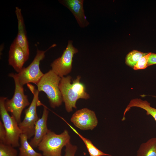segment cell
Segmentation results:
<instances>
[{
  "label": "cell",
  "instance_id": "6da1fadb",
  "mask_svg": "<svg viewBox=\"0 0 156 156\" xmlns=\"http://www.w3.org/2000/svg\"><path fill=\"white\" fill-rule=\"evenodd\" d=\"M81 78L80 76H77L72 82L70 76L61 78L59 88L66 109L68 112H72L73 108H77L76 103L79 99H87L90 98L85 85L80 81Z\"/></svg>",
  "mask_w": 156,
  "mask_h": 156
},
{
  "label": "cell",
  "instance_id": "7a4b0ae2",
  "mask_svg": "<svg viewBox=\"0 0 156 156\" xmlns=\"http://www.w3.org/2000/svg\"><path fill=\"white\" fill-rule=\"evenodd\" d=\"M61 78L50 70L44 74L36 85L39 92L46 94L50 106L53 108L60 106L63 102L59 87Z\"/></svg>",
  "mask_w": 156,
  "mask_h": 156
},
{
  "label": "cell",
  "instance_id": "3957f363",
  "mask_svg": "<svg viewBox=\"0 0 156 156\" xmlns=\"http://www.w3.org/2000/svg\"><path fill=\"white\" fill-rule=\"evenodd\" d=\"M70 139L66 129L60 134H57L49 129L37 148L42 152L43 156H62V149L70 142Z\"/></svg>",
  "mask_w": 156,
  "mask_h": 156
},
{
  "label": "cell",
  "instance_id": "277c9868",
  "mask_svg": "<svg viewBox=\"0 0 156 156\" xmlns=\"http://www.w3.org/2000/svg\"><path fill=\"white\" fill-rule=\"evenodd\" d=\"M8 76L12 78L15 83L14 95L11 99L7 98L4 103L7 111L10 112L18 124L21 122V116L24 109L30 104L27 96L24 93L23 86L20 83L16 73H11Z\"/></svg>",
  "mask_w": 156,
  "mask_h": 156
},
{
  "label": "cell",
  "instance_id": "5b68a950",
  "mask_svg": "<svg viewBox=\"0 0 156 156\" xmlns=\"http://www.w3.org/2000/svg\"><path fill=\"white\" fill-rule=\"evenodd\" d=\"M27 86L33 95V99L29 107L25 111L24 119L18 124L22 133L25 134L28 139L34 136L35 124L39 118L37 112V107L40 103L38 95L39 92L35 87L30 83Z\"/></svg>",
  "mask_w": 156,
  "mask_h": 156
},
{
  "label": "cell",
  "instance_id": "8992f818",
  "mask_svg": "<svg viewBox=\"0 0 156 156\" xmlns=\"http://www.w3.org/2000/svg\"><path fill=\"white\" fill-rule=\"evenodd\" d=\"M7 98L3 96L0 98L1 118L6 133L5 144L16 147L20 146L19 140L22 133L18 123L13 116L10 115L5 108L4 103Z\"/></svg>",
  "mask_w": 156,
  "mask_h": 156
},
{
  "label": "cell",
  "instance_id": "52a82bcc",
  "mask_svg": "<svg viewBox=\"0 0 156 156\" xmlns=\"http://www.w3.org/2000/svg\"><path fill=\"white\" fill-rule=\"evenodd\" d=\"M43 51L37 49L36 55L31 63L27 67L23 68L17 74L18 81L22 86L33 83L37 84L43 76L40 70L39 65L41 61L45 56L47 51Z\"/></svg>",
  "mask_w": 156,
  "mask_h": 156
},
{
  "label": "cell",
  "instance_id": "ba28073f",
  "mask_svg": "<svg viewBox=\"0 0 156 156\" xmlns=\"http://www.w3.org/2000/svg\"><path fill=\"white\" fill-rule=\"evenodd\" d=\"M72 43V40L68 41L62 56L54 60L50 65L51 70L61 78L70 72L74 55L78 52V49L73 46Z\"/></svg>",
  "mask_w": 156,
  "mask_h": 156
},
{
  "label": "cell",
  "instance_id": "9c48e42d",
  "mask_svg": "<svg viewBox=\"0 0 156 156\" xmlns=\"http://www.w3.org/2000/svg\"><path fill=\"white\" fill-rule=\"evenodd\" d=\"M70 121L81 130H92L97 125L98 120L94 112L87 108L76 111L73 115Z\"/></svg>",
  "mask_w": 156,
  "mask_h": 156
},
{
  "label": "cell",
  "instance_id": "30bf717a",
  "mask_svg": "<svg viewBox=\"0 0 156 156\" xmlns=\"http://www.w3.org/2000/svg\"><path fill=\"white\" fill-rule=\"evenodd\" d=\"M28 60L15 38L10 47L8 60L9 64L18 73L23 68V65Z\"/></svg>",
  "mask_w": 156,
  "mask_h": 156
},
{
  "label": "cell",
  "instance_id": "8fae6325",
  "mask_svg": "<svg viewBox=\"0 0 156 156\" xmlns=\"http://www.w3.org/2000/svg\"><path fill=\"white\" fill-rule=\"evenodd\" d=\"M83 0H63L59 2L67 7L73 13L79 26L84 27L89 24L85 15Z\"/></svg>",
  "mask_w": 156,
  "mask_h": 156
},
{
  "label": "cell",
  "instance_id": "7c38bea8",
  "mask_svg": "<svg viewBox=\"0 0 156 156\" xmlns=\"http://www.w3.org/2000/svg\"><path fill=\"white\" fill-rule=\"evenodd\" d=\"M48 114L49 111L46 107H44L41 117L39 118L35 124L33 137L29 142L34 148H37L40 143L49 130L47 126Z\"/></svg>",
  "mask_w": 156,
  "mask_h": 156
},
{
  "label": "cell",
  "instance_id": "4fadbf2b",
  "mask_svg": "<svg viewBox=\"0 0 156 156\" xmlns=\"http://www.w3.org/2000/svg\"><path fill=\"white\" fill-rule=\"evenodd\" d=\"M15 13L18 23V32L16 39L17 43L22 49L27 58L28 59L29 55L28 42L21 9L19 8L16 7Z\"/></svg>",
  "mask_w": 156,
  "mask_h": 156
},
{
  "label": "cell",
  "instance_id": "5bb4252c",
  "mask_svg": "<svg viewBox=\"0 0 156 156\" xmlns=\"http://www.w3.org/2000/svg\"><path fill=\"white\" fill-rule=\"evenodd\" d=\"M132 107H137L144 109L146 112V114L151 116L156 122V109L151 107L150 103L147 101L138 98L132 99L130 101L124 111L122 120H125L126 113Z\"/></svg>",
  "mask_w": 156,
  "mask_h": 156
},
{
  "label": "cell",
  "instance_id": "9a60e30c",
  "mask_svg": "<svg viewBox=\"0 0 156 156\" xmlns=\"http://www.w3.org/2000/svg\"><path fill=\"white\" fill-rule=\"evenodd\" d=\"M28 140L25 134H21L20 138V145L18 156H42V154L34 150Z\"/></svg>",
  "mask_w": 156,
  "mask_h": 156
},
{
  "label": "cell",
  "instance_id": "2e32d148",
  "mask_svg": "<svg viewBox=\"0 0 156 156\" xmlns=\"http://www.w3.org/2000/svg\"><path fill=\"white\" fill-rule=\"evenodd\" d=\"M137 156H156V138L142 143L137 151Z\"/></svg>",
  "mask_w": 156,
  "mask_h": 156
},
{
  "label": "cell",
  "instance_id": "e0dca14e",
  "mask_svg": "<svg viewBox=\"0 0 156 156\" xmlns=\"http://www.w3.org/2000/svg\"><path fill=\"white\" fill-rule=\"evenodd\" d=\"M64 120L71 129L81 138L85 144L88 151L90 156H111L110 154L105 153L96 147L92 142L80 134L74 127L66 121Z\"/></svg>",
  "mask_w": 156,
  "mask_h": 156
},
{
  "label": "cell",
  "instance_id": "ac0fdd59",
  "mask_svg": "<svg viewBox=\"0 0 156 156\" xmlns=\"http://www.w3.org/2000/svg\"><path fill=\"white\" fill-rule=\"evenodd\" d=\"M148 53L133 50L127 55L126 58V63L129 66L134 67L141 58Z\"/></svg>",
  "mask_w": 156,
  "mask_h": 156
},
{
  "label": "cell",
  "instance_id": "d6986e66",
  "mask_svg": "<svg viewBox=\"0 0 156 156\" xmlns=\"http://www.w3.org/2000/svg\"><path fill=\"white\" fill-rule=\"evenodd\" d=\"M12 145L0 143V156H18L16 149Z\"/></svg>",
  "mask_w": 156,
  "mask_h": 156
},
{
  "label": "cell",
  "instance_id": "ffe728a7",
  "mask_svg": "<svg viewBox=\"0 0 156 156\" xmlns=\"http://www.w3.org/2000/svg\"><path fill=\"white\" fill-rule=\"evenodd\" d=\"M151 53H148L141 58L133 67V69L135 70L144 69L148 67V61Z\"/></svg>",
  "mask_w": 156,
  "mask_h": 156
},
{
  "label": "cell",
  "instance_id": "44dd1931",
  "mask_svg": "<svg viewBox=\"0 0 156 156\" xmlns=\"http://www.w3.org/2000/svg\"><path fill=\"white\" fill-rule=\"evenodd\" d=\"M77 148L76 146L69 142L65 146V156H75Z\"/></svg>",
  "mask_w": 156,
  "mask_h": 156
},
{
  "label": "cell",
  "instance_id": "7402d4cb",
  "mask_svg": "<svg viewBox=\"0 0 156 156\" xmlns=\"http://www.w3.org/2000/svg\"><path fill=\"white\" fill-rule=\"evenodd\" d=\"M6 136L5 129L2 121L0 120V143H5Z\"/></svg>",
  "mask_w": 156,
  "mask_h": 156
},
{
  "label": "cell",
  "instance_id": "603a6c76",
  "mask_svg": "<svg viewBox=\"0 0 156 156\" xmlns=\"http://www.w3.org/2000/svg\"><path fill=\"white\" fill-rule=\"evenodd\" d=\"M156 64V54L151 53L148 61V66Z\"/></svg>",
  "mask_w": 156,
  "mask_h": 156
},
{
  "label": "cell",
  "instance_id": "cb8c5ba5",
  "mask_svg": "<svg viewBox=\"0 0 156 156\" xmlns=\"http://www.w3.org/2000/svg\"><path fill=\"white\" fill-rule=\"evenodd\" d=\"M153 97L156 98V96H152Z\"/></svg>",
  "mask_w": 156,
  "mask_h": 156
}]
</instances>
